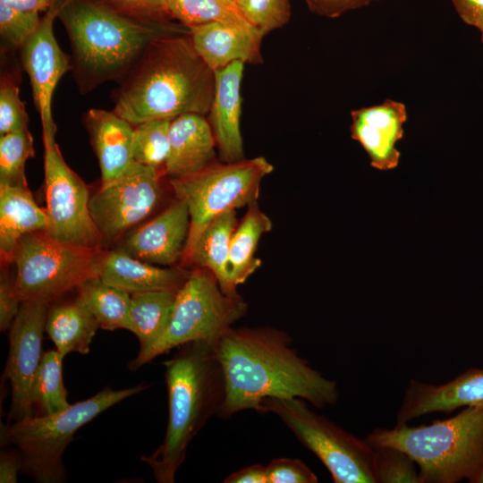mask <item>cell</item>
Instances as JSON below:
<instances>
[{
    "instance_id": "15",
    "label": "cell",
    "mask_w": 483,
    "mask_h": 483,
    "mask_svg": "<svg viewBox=\"0 0 483 483\" xmlns=\"http://www.w3.org/2000/svg\"><path fill=\"white\" fill-rule=\"evenodd\" d=\"M351 137L369 156L370 165L380 171L394 169L400 160L396 143L403 136L406 106L387 98L378 105L352 110Z\"/></svg>"
},
{
    "instance_id": "39",
    "label": "cell",
    "mask_w": 483,
    "mask_h": 483,
    "mask_svg": "<svg viewBox=\"0 0 483 483\" xmlns=\"http://www.w3.org/2000/svg\"><path fill=\"white\" fill-rule=\"evenodd\" d=\"M21 301L14 291V277L3 272L0 279V330L5 332L11 327Z\"/></svg>"
},
{
    "instance_id": "35",
    "label": "cell",
    "mask_w": 483,
    "mask_h": 483,
    "mask_svg": "<svg viewBox=\"0 0 483 483\" xmlns=\"http://www.w3.org/2000/svg\"><path fill=\"white\" fill-rule=\"evenodd\" d=\"M37 11H25L0 2V35L11 48L21 49L37 30L41 18Z\"/></svg>"
},
{
    "instance_id": "38",
    "label": "cell",
    "mask_w": 483,
    "mask_h": 483,
    "mask_svg": "<svg viewBox=\"0 0 483 483\" xmlns=\"http://www.w3.org/2000/svg\"><path fill=\"white\" fill-rule=\"evenodd\" d=\"M112 8L138 18L152 20L171 19L165 0H100ZM173 20V19H172Z\"/></svg>"
},
{
    "instance_id": "40",
    "label": "cell",
    "mask_w": 483,
    "mask_h": 483,
    "mask_svg": "<svg viewBox=\"0 0 483 483\" xmlns=\"http://www.w3.org/2000/svg\"><path fill=\"white\" fill-rule=\"evenodd\" d=\"M309 10L322 17L338 18L347 12L379 0H303Z\"/></svg>"
},
{
    "instance_id": "32",
    "label": "cell",
    "mask_w": 483,
    "mask_h": 483,
    "mask_svg": "<svg viewBox=\"0 0 483 483\" xmlns=\"http://www.w3.org/2000/svg\"><path fill=\"white\" fill-rule=\"evenodd\" d=\"M171 121L156 119L134 125L133 160L158 168L165 165L169 151Z\"/></svg>"
},
{
    "instance_id": "14",
    "label": "cell",
    "mask_w": 483,
    "mask_h": 483,
    "mask_svg": "<svg viewBox=\"0 0 483 483\" xmlns=\"http://www.w3.org/2000/svg\"><path fill=\"white\" fill-rule=\"evenodd\" d=\"M64 1H54L41 17L37 30L20 49L21 64L30 80L35 106L40 115L44 146L55 143L53 96L60 79L72 69L71 55L61 49L54 33V21Z\"/></svg>"
},
{
    "instance_id": "34",
    "label": "cell",
    "mask_w": 483,
    "mask_h": 483,
    "mask_svg": "<svg viewBox=\"0 0 483 483\" xmlns=\"http://www.w3.org/2000/svg\"><path fill=\"white\" fill-rule=\"evenodd\" d=\"M245 19L264 36L284 27L292 15L290 0H233Z\"/></svg>"
},
{
    "instance_id": "11",
    "label": "cell",
    "mask_w": 483,
    "mask_h": 483,
    "mask_svg": "<svg viewBox=\"0 0 483 483\" xmlns=\"http://www.w3.org/2000/svg\"><path fill=\"white\" fill-rule=\"evenodd\" d=\"M44 147L45 233L63 242L102 249L105 242L89 211L87 185L65 163L56 142Z\"/></svg>"
},
{
    "instance_id": "20",
    "label": "cell",
    "mask_w": 483,
    "mask_h": 483,
    "mask_svg": "<svg viewBox=\"0 0 483 483\" xmlns=\"http://www.w3.org/2000/svg\"><path fill=\"white\" fill-rule=\"evenodd\" d=\"M90 142L98 160L102 184L119 175L134 161V125L114 110L89 109L82 117Z\"/></svg>"
},
{
    "instance_id": "6",
    "label": "cell",
    "mask_w": 483,
    "mask_h": 483,
    "mask_svg": "<svg viewBox=\"0 0 483 483\" xmlns=\"http://www.w3.org/2000/svg\"><path fill=\"white\" fill-rule=\"evenodd\" d=\"M140 384L113 390L106 386L93 396L65 410L45 416H30L1 424V446L16 447L22 458L21 473L39 483H61L66 479L63 455L75 432L116 403L144 391Z\"/></svg>"
},
{
    "instance_id": "3",
    "label": "cell",
    "mask_w": 483,
    "mask_h": 483,
    "mask_svg": "<svg viewBox=\"0 0 483 483\" xmlns=\"http://www.w3.org/2000/svg\"><path fill=\"white\" fill-rule=\"evenodd\" d=\"M57 19L69 38L71 70L81 94L119 81L157 38L190 34L172 19L133 17L100 0H65Z\"/></svg>"
},
{
    "instance_id": "26",
    "label": "cell",
    "mask_w": 483,
    "mask_h": 483,
    "mask_svg": "<svg viewBox=\"0 0 483 483\" xmlns=\"http://www.w3.org/2000/svg\"><path fill=\"white\" fill-rule=\"evenodd\" d=\"M271 229L272 221L260 210L258 201L248 206L230 244L229 273L236 288L261 266V260L255 257V253L260 238Z\"/></svg>"
},
{
    "instance_id": "31",
    "label": "cell",
    "mask_w": 483,
    "mask_h": 483,
    "mask_svg": "<svg viewBox=\"0 0 483 483\" xmlns=\"http://www.w3.org/2000/svg\"><path fill=\"white\" fill-rule=\"evenodd\" d=\"M34 157L28 128L0 136V185L27 186L25 165Z\"/></svg>"
},
{
    "instance_id": "44",
    "label": "cell",
    "mask_w": 483,
    "mask_h": 483,
    "mask_svg": "<svg viewBox=\"0 0 483 483\" xmlns=\"http://www.w3.org/2000/svg\"><path fill=\"white\" fill-rule=\"evenodd\" d=\"M55 0H0L10 6L25 11H47Z\"/></svg>"
},
{
    "instance_id": "4",
    "label": "cell",
    "mask_w": 483,
    "mask_h": 483,
    "mask_svg": "<svg viewBox=\"0 0 483 483\" xmlns=\"http://www.w3.org/2000/svg\"><path fill=\"white\" fill-rule=\"evenodd\" d=\"M216 343L193 341L164 361L168 420L162 444L142 456L158 483H174L188 446L213 416H218L225 384Z\"/></svg>"
},
{
    "instance_id": "21",
    "label": "cell",
    "mask_w": 483,
    "mask_h": 483,
    "mask_svg": "<svg viewBox=\"0 0 483 483\" xmlns=\"http://www.w3.org/2000/svg\"><path fill=\"white\" fill-rule=\"evenodd\" d=\"M191 274L182 267H160L138 259L119 247L104 253L99 277L131 295L169 291L177 292Z\"/></svg>"
},
{
    "instance_id": "16",
    "label": "cell",
    "mask_w": 483,
    "mask_h": 483,
    "mask_svg": "<svg viewBox=\"0 0 483 483\" xmlns=\"http://www.w3.org/2000/svg\"><path fill=\"white\" fill-rule=\"evenodd\" d=\"M190 224L186 203L176 199L156 217L124 235L119 248L142 261L171 266L182 258Z\"/></svg>"
},
{
    "instance_id": "30",
    "label": "cell",
    "mask_w": 483,
    "mask_h": 483,
    "mask_svg": "<svg viewBox=\"0 0 483 483\" xmlns=\"http://www.w3.org/2000/svg\"><path fill=\"white\" fill-rule=\"evenodd\" d=\"M165 4L170 18L189 29L215 21L250 24L233 0H165Z\"/></svg>"
},
{
    "instance_id": "18",
    "label": "cell",
    "mask_w": 483,
    "mask_h": 483,
    "mask_svg": "<svg viewBox=\"0 0 483 483\" xmlns=\"http://www.w3.org/2000/svg\"><path fill=\"white\" fill-rule=\"evenodd\" d=\"M264 35L250 24L209 22L190 29L194 49L214 72L234 62H263Z\"/></svg>"
},
{
    "instance_id": "45",
    "label": "cell",
    "mask_w": 483,
    "mask_h": 483,
    "mask_svg": "<svg viewBox=\"0 0 483 483\" xmlns=\"http://www.w3.org/2000/svg\"><path fill=\"white\" fill-rule=\"evenodd\" d=\"M471 483H483V463L475 479Z\"/></svg>"
},
{
    "instance_id": "43",
    "label": "cell",
    "mask_w": 483,
    "mask_h": 483,
    "mask_svg": "<svg viewBox=\"0 0 483 483\" xmlns=\"http://www.w3.org/2000/svg\"><path fill=\"white\" fill-rule=\"evenodd\" d=\"M225 483H267L266 466L252 464L231 473L227 476Z\"/></svg>"
},
{
    "instance_id": "7",
    "label": "cell",
    "mask_w": 483,
    "mask_h": 483,
    "mask_svg": "<svg viewBox=\"0 0 483 483\" xmlns=\"http://www.w3.org/2000/svg\"><path fill=\"white\" fill-rule=\"evenodd\" d=\"M274 170L264 157L233 163L212 162L184 177L170 178L177 199L186 203L190 231L181 258L183 267L202 231L216 218L258 201L262 180Z\"/></svg>"
},
{
    "instance_id": "27",
    "label": "cell",
    "mask_w": 483,
    "mask_h": 483,
    "mask_svg": "<svg viewBox=\"0 0 483 483\" xmlns=\"http://www.w3.org/2000/svg\"><path fill=\"white\" fill-rule=\"evenodd\" d=\"M176 293L157 291L131 295L129 331L139 340V352L154 344L167 328Z\"/></svg>"
},
{
    "instance_id": "5",
    "label": "cell",
    "mask_w": 483,
    "mask_h": 483,
    "mask_svg": "<svg viewBox=\"0 0 483 483\" xmlns=\"http://www.w3.org/2000/svg\"><path fill=\"white\" fill-rule=\"evenodd\" d=\"M365 439L406 453L418 466L421 483H471L483 463V406L465 407L429 425L376 428Z\"/></svg>"
},
{
    "instance_id": "2",
    "label": "cell",
    "mask_w": 483,
    "mask_h": 483,
    "mask_svg": "<svg viewBox=\"0 0 483 483\" xmlns=\"http://www.w3.org/2000/svg\"><path fill=\"white\" fill-rule=\"evenodd\" d=\"M112 92L114 111L137 125L209 113L215 72L198 55L190 34L154 40Z\"/></svg>"
},
{
    "instance_id": "41",
    "label": "cell",
    "mask_w": 483,
    "mask_h": 483,
    "mask_svg": "<svg viewBox=\"0 0 483 483\" xmlns=\"http://www.w3.org/2000/svg\"><path fill=\"white\" fill-rule=\"evenodd\" d=\"M452 2L460 18L480 32L483 43V0H452Z\"/></svg>"
},
{
    "instance_id": "13",
    "label": "cell",
    "mask_w": 483,
    "mask_h": 483,
    "mask_svg": "<svg viewBox=\"0 0 483 483\" xmlns=\"http://www.w3.org/2000/svg\"><path fill=\"white\" fill-rule=\"evenodd\" d=\"M49 304L22 301L9 328V354L4 371L11 386L8 422L33 416L31 391L43 357L42 341Z\"/></svg>"
},
{
    "instance_id": "19",
    "label": "cell",
    "mask_w": 483,
    "mask_h": 483,
    "mask_svg": "<svg viewBox=\"0 0 483 483\" xmlns=\"http://www.w3.org/2000/svg\"><path fill=\"white\" fill-rule=\"evenodd\" d=\"M244 64L234 62L215 71V90L208 123L220 157L226 163L244 159L241 132V87Z\"/></svg>"
},
{
    "instance_id": "24",
    "label": "cell",
    "mask_w": 483,
    "mask_h": 483,
    "mask_svg": "<svg viewBox=\"0 0 483 483\" xmlns=\"http://www.w3.org/2000/svg\"><path fill=\"white\" fill-rule=\"evenodd\" d=\"M98 328L97 321L77 296L48 308L46 333L64 357L72 352L89 353Z\"/></svg>"
},
{
    "instance_id": "29",
    "label": "cell",
    "mask_w": 483,
    "mask_h": 483,
    "mask_svg": "<svg viewBox=\"0 0 483 483\" xmlns=\"http://www.w3.org/2000/svg\"><path fill=\"white\" fill-rule=\"evenodd\" d=\"M64 358L55 349L43 353L31 391L33 416L51 415L71 405L63 379Z\"/></svg>"
},
{
    "instance_id": "22",
    "label": "cell",
    "mask_w": 483,
    "mask_h": 483,
    "mask_svg": "<svg viewBox=\"0 0 483 483\" xmlns=\"http://www.w3.org/2000/svg\"><path fill=\"white\" fill-rule=\"evenodd\" d=\"M216 140L204 115L184 114L171 121L164 168L170 178L193 174L213 162Z\"/></svg>"
},
{
    "instance_id": "25",
    "label": "cell",
    "mask_w": 483,
    "mask_h": 483,
    "mask_svg": "<svg viewBox=\"0 0 483 483\" xmlns=\"http://www.w3.org/2000/svg\"><path fill=\"white\" fill-rule=\"evenodd\" d=\"M236 210L229 211L212 221L200 233L191 250L188 265L209 270L222 291L238 294L229 273L232 236L238 225Z\"/></svg>"
},
{
    "instance_id": "33",
    "label": "cell",
    "mask_w": 483,
    "mask_h": 483,
    "mask_svg": "<svg viewBox=\"0 0 483 483\" xmlns=\"http://www.w3.org/2000/svg\"><path fill=\"white\" fill-rule=\"evenodd\" d=\"M372 446L377 483H421L419 468L406 453L392 446Z\"/></svg>"
},
{
    "instance_id": "12",
    "label": "cell",
    "mask_w": 483,
    "mask_h": 483,
    "mask_svg": "<svg viewBox=\"0 0 483 483\" xmlns=\"http://www.w3.org/2000/svg\"><path fill=\"white\" fill-rule=\"evenodd\" d=\"M157 168L133 161L89 199V211L105 242H114L146 219L159 205Z\"/></svg>"
},
{
    "instance_id": "37",
    "label": "cell",
    "mask_w": 483,
    "mask_h": 483,
    "mask_svg": "<svg viewBox=\"0 0 483 483\" xmlns=\"http://www.w3.org/2000/svg\"><path fill=\"white\" fill-rule=\"evenodd\" d=\"M267 483H317L316 474L296 458H275L266 465Z\"/></svg>"
},
{
    "instance_id": "28",
    "label": "cell",
    "mask_w": 483,
    "mask_h": 483,
    "mask_svg": "<svg viewBox=\"0 0 483 483\" xmlns=\"http://www.w3.org/2000/svg\"><path fill=\"white\" fill-rule=\"evenodd\" d=\"M77 297L105 330L130 329L131 294L91 277L77 288Z\"/></svg>"
},
{
    "instance_id": "23",
    "label": "cell",
    "mask_w": 483,
    "mask_h": 483,
    "mask_svg": "<svg viewBox=\"0 0 483 483\" xmlns=\"http://www.w3.org/2000/svg\"><path fill=\"white\" fill-rule=\"evenodd\" d=\"M46 210L38 206L28 187L0 185V252L2 261L13 263L19 241L27 233L45 232Z\"/></svg>"
},
{
    "instance_id": "36",
    "label": "cell",
    "mask_w": 483,
    "mask_h": 483,
    "mask_svg": "<svg viewBox=\"0 0 483 483\" xmlns=\"http://www.w3.org/2000/svg\"><path fill=\"white\" fill-rule=\"evenodd\" d=\"M25 102L20 97L18 84L8 75L0 82V136L28 128Z\"/></svg>"
},
{
    "instance_id": "8",
    "label": "cell",
    "mask_w": 483,
    "mask_h": 483,
    "mask_svg": "<svg viewBox=\"0 0 483 483\" xmlns=\"http://www.w3.org/2000/svg\"><path fill=\"white\" fill-rule=\"evenodd\" d=\"M248 304L239 294L222 291L208 269L192 271L176 293L169 325L159 339L128 363L136 371L156 357L193 341L216 343L232 325L242 318Z\"/></svg>"
},
{
    "instance_id": "1",
    "label": "cell",
    "mask_w": 483,
    "mask_h": 483,
    "mask_svg": "<svg viewBox=\"0 0 483 483\" xmlns=\"http://www.w3.org/2000/svg\"><path fill=\"white\" fill-rule=\"evenodd\" d=\"M292 337L271 327L228 328L215 344L225 397L218 417L259 411L267 398H301L317 408L335 405L337 382L325 377L292 348Z\"/></svg>"
},
{
    "instance_id": "10",
    "label": "cell",
    "mask_w": 483,
    "mask_h": 483,
    "mask_svg": "<svg viewBox=\"0 0 483 483\" xmlns=\"http://www.w3.org/2000/svg\"><path fill=\"white\" fill-rule=\"evenodd\" d=\"M260 412L276 415L326 466L335 483H377L373 446L311 410L301 398H267Z\"/></svg>"
},
{
    "instance_id": "42",
    "label": "cell",
    "mask_w": 483,
    "mask_h": 483,
    "mask_svg": "<svg viewBox=\"0 0 483 483\" xmlns=\"http://www.w3.org/2000/svg\"><path fill=\"white\" fill-rule=\"evenodd\" d=\"M22 458L20 451L13 447V449H4L0 454V482L16 483L18 475L21 473Z\"/></svg>"
},
{
    "instance_id": "9",
    "label": "cell",
    "mask_w": 483,
    "mask_h": 483,
    "mask_svg": "<svg viewBox=\"0 0 483 483\" xmlns=\"http://www.w3.org/2000/svg\"><path fill=\"white\" fill-rule=\"evenodd\" d=\"M104 253L102 249L57 241L43 231L27 233L13 256L15 293L21 302L50 304L86 280L99 276Z\"/></svg>"
},
{
    "instance_id": "17",
    "label": "cell",
    "mask_w": 483,
    "mask_h": 483,
    "mask_svg": "<svg viewBox=\"0 0 483 483\" xmlns=\"http://www.w3.org/2000/svg\"><path fill=\"white\" fill-rule=\"evenodd\" d=\"M469 406H483L482 369H470L441 385L411 380L396 415V424Z\"/></svg>"
}]
</instances>
